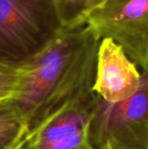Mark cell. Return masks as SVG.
Returning <instances> with one entry per match:
<instances>
[{
	"instance_id": "obj_1",
	"label": "cell",
	"mask_w": 148,
	"mask_h": 149,
	"mask_svg": "<svg viewBox=\"0 0 148 149\" xmlns=\"http://www.w3.org/2000/svg\"><path fill=\"white\" fill-rule=\"evenodd\" d=\"M99 43L86 24L64 30L24 63L26 72L13 102L28 130L64 104L92 98Z\"/></svg>"
},
{
	"instance_id": "obj_2",
	"label": "cell",
	"mask_w": 148,
	"mask_h": 149,
	"mask_svg": "<svg viewBox=\"0 0 148 149\" xmlns=\"http://www.w3.org/2000/svg\"><path fill=\"white\" fill-rule=\"evenodd\" d=\"M64 30L57 0H0V61L24 64Z\"/></svg>"
},
{
	"instance_id": "obj_3",
	"label": "cell",
	"mask_w": 148,
	"mask_h": 149,
	"mask_svg": "<svg viewBox=\"0 0 148 149\" xmlns=\"http://www.w3.org/2000/svg\"><path fill=\"white\" fill-rule=\"evenodd\" d=\"M84 24L148 72V0H105L87 13Z\"/></svg>"
},
{
	"instance_id": "obj_4",
	"label": "cell",
	"mask_w": 148,
	"mask_h": 149,
	"mask_svg": "<svg viewBox=\"0 0 148 149\" xmlns=\"http://www.w3.org/2000/svg\"><path fill=\"white\" fill-rule=\"evenodd\" d=\"M89 140L94 149L108 141L148 144V72L131 97L110 102L94 94L89 104Z\"/></svg>"
},
{
	"instance_id": "obj_5",
	"label": "cell",
	"mask_w": 148,
	"mask_h": 149,
	"mask_svg": "<svg viewBox=\"0 0 148 149\" xmlns=\"http://www.w3.org/2000/svg\"><path fill=\"white\" fill-rule=\"evenodd\" d=\"M90 100L67 102L51 113L28 130L22 149H94L88 133Z\"/></svg>"
},
{
	"instance_id": "obj_6",
	"label": "cell",
	"mask_w": 148,
	"mask_h": 149,
	"mask_svg": "<svg viewBox=\"0 0 148 149\" xmlns=\"http://www.w3.org/2000/svg\"><path fill=\"white\" fill-rule=\"evenodd\" d=\"M143 72L120 46L110 39H101L92 92L110 102L127 100L139 89Z\"/></svg>"
},
{
	"instance_id": "obj_7",
	"label": "cell",
	"mask_w": 148,
	"mask_h": 149,
	"mask_svg": "<svg viewBox=\"0 0 148 149\" xmlns=\"http://www.w3.org/2000/svg\"><path fill=\"white\" fill-rule=\"evenodd\" d=\"M28 126L13 100L0 104V149H9L26 135Z\"/></svg>"
},
{
	"instance_id": "obj_8",
	"label": "cell",
	"mask_w": 148,
	"mask_h": 149,
	"mask_svg": "<svg viewBox=\"0 0 148 149\" xmlns=\"http://www.w3.org/2000/svg\"><path fill=\"white\" fill-rule=\"evenodd\" d=\"M24 72V64L17 65L0 61V102L15 100Z\"/></svg>"
},
{
	"instance_id": "obj_9",
	"label": "cell",
	"mask_w": 148,
	"mask_h": 149,
	"mask_svg": "<svg viewBox=\"0 0 148 149\" xmlns=\"http://www.w3.org/2000/svg\"><path fill=\"white\" fill-rule=\"evenodd\" d=\"M57 3L65 30L78 28L77 26V0H57Z\"/></svg>"
},
{
	"instance_id": "obj_10",
	"label": "cell",
	"mask_w": 148,
	"mask_h": 149,
	"mask_svg": "<svg viewBox=\"0 0 148 149\" xmlns=\"http://www.w3.org/2000/svg\"><path fill=\"white\" fill-rule=\"evenodd\" d=\"M105 0H77V26H84L85 16Z\"/></svg>"
},
{
	"instance_id": "obj_11",
	"label": "cell",
	"mask_w": 148,
	"mask_h": 149,
	"mask_svg": "<svg viewBox=\"0 0 148 149\" xmlns=\"http://www.w3.org/2000/svg\"><path fill=\"white\" fill-rule=\"evenodd\" d=\"M99 149H148V144H130L111 140Z\"/></svg>"
},
{
	"instance_id": "obj_12",
	"label": "cell",
	"mask_w": 148,
	"mask_h": 149,
	"mask_svg": "<svg viewBox=\"0 0 148 149\" xmlns=\"http://www.w3.org/2000/svg\"><path fill=\"white\" fill-rule=\"evenodd\" d=\"M26 135L24 136L22 139H20L16 144H14L12 147H10L9 149H22V147H24V143H26Z\"/></svg>"
},
{
	"instance_id": "obj_13",
	"label": "cell",
	"mask_w": 148,
	"mask_h": 149,
	"mask_svg": "<svg viewBox=\"0 0 148 149\" xmlns=\"http://www.w3.org/2000/svg\"><path fill=\"white\" fill-rule=\"evenodd\" d=\"M8 102H9V100H8ZM4 102H0V104H4Z\"/></svg>"
}]
</instances>
